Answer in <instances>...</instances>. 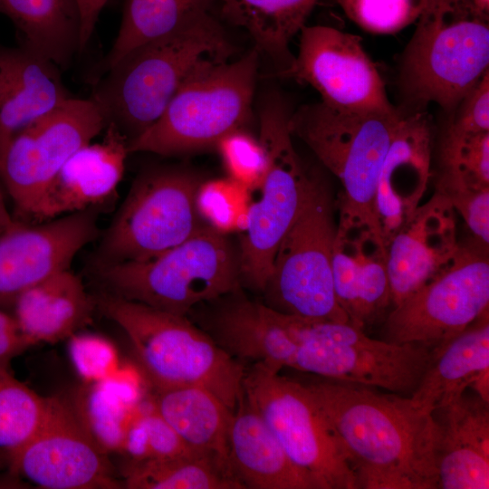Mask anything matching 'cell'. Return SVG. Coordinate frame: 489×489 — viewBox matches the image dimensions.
<instances>
[{"label":"cell","mask_w":489,"mask_h":489,"mask_svg":"<svg viewBox=\"0 0 489 489\" xmlns=\"http://www.w3.org/2000/svg\"><path fill=\"white\" fill-rule=\"evenodd\" d=\"M334 433L359 489H438L433 413L409 396L319 378L303 382Z\"/></svg>","instance_id":"cell-1"},{"label":"cell","mask_w":489,"mask_h":489,"mask_svg":"<svg viewBox=\"0 0 489 489\" xmlns=\"http://www.w3.org/2000/svg\"><path fill=\"white\" fill-rule=\"evenodd\" d=\"M233 53L222 24L205 13L133 49L96 79L91 98L129 141L158 120L198 63Z\"/></svg>","instance_id":"cell-2"},{"label":"cell","mask_w":489,"mask_h":489,"mask_svg":"<svg viewBox=\"0 0 489 489\" xmlns=\"http://www.w3.org/2000/svg\"><path fill=\"white\" fill-rule=\"evenodd\" d=\"M99 304L128 336L154 388L197 386L235 410L243 396L244 363L230 355L185 315L164 312L111 293Z\"/></svg>","instance_id":"cell-3"},{"label":"cell","mask_w":489,"mask_h":489,"mask_svg":"<svg viewBox=\"0 0 489 489\" xmlns=\"http://www.w3.org/2000/svg\"><path fill=\"white\" fill-rule=\"evenodd\" d=\"M259 58L254 47L235 61H202L158 120L129 141V152L191 153L216 148L228 133L245 129L253 118Z\"/></svg>","instance_id":"cell-4"},{"label":"cell","mask_w":489,"mask_h":489,"mask_svg":"<svg viewBox=\"0 0 489 489\" xmlns=\"http://www.w3.org/2000/svg\"><path fill=\"white\" fill-rule=\"evenodd\" d=\"M489 15L471 0H429L417 20L400 69V86L417 109L453 112L489 71Z\"/></svg>","instance_id":"cell-5"},{"label":"cell","mask_w":489,"mask_h":489,"mask_svg":"<svg viewBox=\"0 0 489 489\" xmlns=\"http://www.w3.org/2000/svg\"><path fill=\"white\" fill-rule=\"evenodd\" d=\"M99 273L111 294L185 316L241 288L238 254L208 225L154 257L104 264Z\"/></svg>","instance_id":"cell-6"},{"label":"cell","mask_w":489,"mask_h":489,"mask_svg":"<svg viewBox=\"0 0 489 489\" xmlns=\"http://www.w3.org/2000/svg\"><path fill=\"white\" fill-rule=\"evenodd\" d=\"M402 115L398 110H344L322 101L292 112V136L302 139L341 183L339 221L369 225L379 232L374 212L376 185Z\"/></svg>","instance_id":"cell-7"},{"label":"cell","mask_w":489,"mask_h":489,"mask_svg":"<svg viewBox=\"0 0 489 489\" xmlns=\"http://www.w3.org/2000/svg\"><path fill=\"white\" fill-rule=\"evenodd\" d=\"M292 112L277 91L260 103L259 139L264 147L267 168L258 187L259 197L249 201L247 226L241 233L240 281L263 292L270 276L277 248L300 215L315 176L304 169L292 141Z\"/></svg>","instance_id":"cell-8"},{"label":"cell","mask_w":489,"mask_h":489,"mask_svg":"<svg viewBox=\"0 0 489 489\" xmlns=\"http://www.w3.org/2000/svg\"><path fill=\"white\" fill-rule=\"evenodd\" d=\"M335 230L331 195L315 176L300 215L277 248L262 292L264 304L286 314L350 323L333 286Z\"/></svg>","instance_id":"cell-9"},{"label":"cell","mask_w":489,"mask_h":489,"mask_svg":"<svg viewBox=\"0 0 489 489\" xmlns=\"http://www.w3.org/2000/svg\"><path fill=\"white\" fill-rule=\"evenodd\" d=\"M280 372L263 362L245 367L244 398L317 489H359L345 454L304 383Z\"/></svg>","instance_id":"cell-10"},{"label":"cell","mask_w":489,"mask_h":489,"mask_svg":"<svg viewBox=\"0 0 489 489\" xmlns=\"http://www.w3.org/2000/svg\"><path fill=\"white\" fill-rule=\"evenodd\" d=\"M201 183L177 166L141 172L107 230L102 264L147 260L189 238L203 225L196 205Z\"/></svg>","instance_id":"cell-11"},{"label":"cell","mask_w":489,"mask_h":489,"mask_svg":"<svg viewBox=\"0 0 489 489\" xmlns=\"http://www.w3.org/2000/svg\"><path fill=\"white\" fill-rule=\"evenodd\" d=\"M488 307V244L474 237L459 244L449 264L393 306L385 340L432 350L465 331Z\"/></svg>","instance_id":"cell-12"},{"label":"cell","mask_w":489,"mask_h":489,"mask_svg":"<svg viewBox=\"0 0 489 489\" xmlns=\"http://www.w3.org/2000/svg\"><path fill=\"white\" fill-rule=\"evenodd\" d=\"M107 124L91 98L71 97L19 130L0 157V177L16 208L32 216L62 166Z\"/></svg>","instance_id":"cell-13"},{"label":"cell","mask_w":489,"mask_h":489,"mask_svg":"<svg viewBox=\"0 0 489 489\" xmlns=\"http://www.w3.org/2000/svg\"><path fill=\"white\" fill-rule=\"evenodd\" d=\"M12 470L45 489H116L108 453L88 432L71 398L47 397L41 424L20 448L9 454Z\"/></svg>","instance_id":"cell-14"},{"label":"cell","mask_w":489,"mask_h":489,"mask_svg":"<svg viewBox=\"0 0 489 489\" xmlns=\"http://www.w3.org/2000/svg\"><path fill=\"white\" fill-rule=\"evenodd\" d=\"M299 52L282 75L312 86L328 106L394 112L385 83L361 38L327 25H304Z\"/></svg>","instance_id":"cell-15"},{"label":"cell","mask_w":489,"mask_h":489,"mask_svg":"<svg viewBox=\"0 0 489 489\" xmlns=\"http://www.w3.org/2000/svg\"><path fill=\"white\" fill-rule=\"evenodd\" d=\"M98 232L97 216L91 209L34 225L13 222L0 233V305L13 306L25 290L70 269Z\"/></svg>","instance_id":"cell-16"},{"label":"cell","mask_w":489,"mask_h":489,"mask_svg":"<svg viewBox=\"0 0 489 489\" xmlns=\"http://www.w3.org/2000/svg\"><path fill=\"white\" fill-rule=\"evenodd\" d=\"M431 127L427 115H402L376 185L374 212L388 247L421 205L430 177Z\"/></svg>","instance_id":"cell-17"},{"label":"cell","mask_w":489,"mask_h":489,"mask_svg":"<svg viewBox=\"0 0 489 489\" xmlns=\"http://www.w3.org/2000/svg\"><path fill=\"white\" fill-rule=\"evenodd\" d=\"M458 248L455 209L436 191L388 244L392 305L398 304L449 264Z\"/></svg>","instance_id":"cell-18"},{"label":"cell","mask_w":489,"mask_h":489,"mask_svg":"<svg viewBox=\"0 0 489 489\" xmlns=\"http://www.w3.org/2000/svg\"><path fill=\"white\" fill-rule=\"evenodd\" d=\"M129 153L127 137L115 124L108 123L101 141L82 146L62 166L32 217L46 221L104 202L120 182Z\"/></svg>","instance_id":"cell-19"},{"label":"cell","mask_w":489,"mask_h":489,"mask_svg":"<svg viewBox=\"0 0 489 489\" xmlns=\"http://www.w3.org/2000/svg\"><path fill=\"white\" fill-rule=\"evenodd\" d=\"M433 416L438 489H488L489 402L467 389Z\"/></svg>","instance_id":"cell-20"},{"label":"cell","mask_w":489,"mask_h":489,"mask_svg":"<svg viewBox=\"0 0 489 489\" xmlns=\"http://www.w3.org/2000/svg\"><path fill=\"white\" fill-rule=\"evenodd\" d=\"M71 97L56 64L23 46L0 47V157L19 130Z\"/></svg>","instance_id":"cell-21"},{"label":"cell","mask_w":489,"mask_h":489,"mask_svg":"<svg viewBox=\"0 0 489 489\" xmlns=\"http://www.w3.org/2000/svg\"><path fill=\"white\" fill-rule=\"evenodd\" d=\"M227 442L231 469L244 489H317L244 395L233 412Z\"/></svg>","instance_id":"cell-22"},{"label":"cell","mask_w":489,"mask_h":489,"mask_svg":"<svg viewBox=\"0 0 489 489\" xmlns=\"http://www.w3.org/2000/svg\"><path fill=\"white\" fill-rule=\"evenodd\" d=\"M489 371V312L465 331L431 350L430 360L409 396L413 403L433 413L464 392Z\"/></svg>","instance_id":"cell-23"},{"label":"cell","mask_w":489,"mask_h":489,"mask_svg":"<svg viewBox=\"0 0 489 489\" xmlns=\"http://www.w3.org/2000/svg\"><path fill=\"white\" fill-rule=\"evenodd\" d=\"M93 305L82 279L66 269L23 292L13 303V316L32 346L54 343L87 323Z\"/></svg>","instance_id":"cell-24"},{"label":"cell","mask_w":489,"mask_h":489,"mask_svg":"<svg viewBox=\"0 0 489 489\" xmlns=\"http://www.w3.org/2000/svg\"><path fill=\"white\" fill-rule=\"evenodd\" d=\"M154 390L150 403L189 449L216 457L230 465L227 437L234 410L202 387L180 386Z\"/></svg>","instance_id":"cell-25"},{"label":"cell","mask_w":489,"mask_h":489,"mask_svg":"<svg viewBox=\"0 0 489 489\" xmlns=\"http://www.w3.org/2000/svg\"><path fill=\"white\" fill-rule=\"evenodd\" d=\"M0 14L16 28L23 47L66 68L81 53L77 0H0Z\"/></svg>","instance_id":"cell-26"},{"label":"cell","mask_w":489,"mask_h":489,"mask_svg":"<svg viewBox=\"0 0 489 489\" xmlns=\"http://www.w3.org/2000/svg\"><path fill=\"white\" fill-rule=\"evenodd\" d=\"M222 15L244 28L255 48L274 62L279 75L292 64L289 50L293 36L300 33L318 0H216Z\"/></svg>","instance_id":"cell-27"},{"label":"cell","mask_w":489,"mask_h":489,"mask_svg":"<svg viewBox=\"0 0 489 489\" xmlns=\"http://www.w3.org/2000/svg\"><path fill=\"white\" fill-rule=\"evenodd\" d=\"M216 0H125L115 41L97 69L98 79L136 47L210 12Z\"/></svg>","instance_id":"cell-28"},{"label":"cell","mask_w":489,"mask_h":489,"mask_svg":"<svg viewBox=\"0 0 489 489\" xmlns=\"http://www.w3.org/2000/svg\"><path fill=\"white\" fill-rule=\"evenodd\" d=\"M121 475L123 487L129 489H244L227 463L197 453L129 459Z\"/></svg>","instance_id":"cell-29"},{"label":"cell","mask_w":489,"mask_h":489,"mask_svg":"<svg viewBox=\"0 0 489 489\" xmlns=\"http://www.w3.org/2000/svg\"><path fill=\"white\" fill-rule=\"evenodd\" d=\"M84 427L108 454L122 453L140 407L104 381L82 387L71 398Z\"/></svg>","instance_id":"cell-30"},{"label":"cell","mask_w":489,"mask_h":489,"mask_svg":"<svg viewBox=\"0 0 489 489\" xmlns=\"http://www.w3.org/2000/svg\"><path fill=\"white\" fill-rule=\"evenodd\" d=\"M357 288L356 327L364 331L392 304L388 247L380 233L369 225H360L358 232Z\"/></svg>","instance_id":"cell-31"},{"label":"cell","mask_w":489,"mask_h":489,"mask_svg":"<svg viewBox=\"0 0 489 489\" xmlns=\"http://www.w3.org/2000/svg\"><path fill=\"white\" fill-rule=\"evenodd\" d=\"M47 407L42 397L0 369V449L11 454L25 444L41 424Z\"/></svg>","instance_id":"cell-32"},{"label":"cell","mask_w":489,"mask_h":489,"mask_svg":"<svg viewBox=\"0 0 489 489\" xmlns=\"http://www.w3.org/2000/svg\"><path fill=\"white\" fill-rule=\"evenodd\" d=\"M249 192L230 177L202 181L196 197L197 212L222 234L243 233L247 226Z\"/></svg>","instance_id":"cell-33"},{"label":"cell","mask_w":489,"mask_h":489,"mask_svg":"<svg viewBox=\"0 0 489 489\" xmlns=\"http://www.w3.org/2000/svg\"><path fill=\"white\" fill-rule=\"evenodd\" d=\"M196 453L189 449L152 404L139 408L123 454L129 459H164ZM198 454V453H197Z\"/></svg>","instance_id":"cell-34"},{"label":"cell","mask_w":489,"mask_h":489,"mask_svg":"<svg viewBox=\"0 0 489 489\" xmlns=\"http://www.w3.org/2000/svg\"><path fill=\"white\" fill-rule=\"evenodd\" d=\"M440 171L489 186V132L462 133L446 129L440 148Z\"/></svg>","instance_id":"cell-35"},{"label":"cell","mask_w":489,"mask_h":489,"mask_svg":"<svg viewBox=\"0 0 489 489\" xmlns=\"http://www.w3.org/2000/svg\"><path fill=\"white\" fill-rule=\"evenodd\" d=\"M429 0H338L345 14L366 32L392 34L417 22Z\"/></svg>","instance_id":"cell-36"},{"label":"cell","mask_w":489,"mask_h":489,"mask_svg":"<svg viewBox=\"0 0 489 489\" xmlns=\"http://www.w3.org/2000/svg\"><path fill=\"white\" fill-rule=\"evenodd\" d=\"M228 177L250 192L258 188L267 168V157L261 140L245 129H235L216 146Z\"/></svg>","instance_id":"cell-37"},{"label":"cell","mask_w":489,"mask_h":489,"mask_svg":"<svg viewBox=\"0 0 489 489\" xmlns=\"http://www.w3.org/2000/svg\"><path fill=\"white\" fill-rule=\"evenodd\" d=\"M436 191L450 202L475 239L489 244V186H482L441 172Z\"/></svg>","instance_id":"cell-38"},{"label":"cell","mask_w":489,"mask_h":489,"mask_svg":"<svg viewBox=\"0 0 489 489\" xmlns=\"http://www.w3.org/2000/svg\"><path fill=\"white\" fill-rule=\"evenodd\" d=\"M446 129L462 133L489 132V71L460 101Z\"/></svg>","instance_id":"cell-39"},{"label":"cell","mask_w":489,"mask_h":489,"mask_svg":"<svg viewBox=\"0 0 489 489\" xmlns=\"http://www.w3.org/2000/svg\"><path fill=\"white\" fill-rule=\"evenodd\" d=\"M72 356L78 370L91 381H101L111 377L116 356L111 345L93 336L74 337Z\"/></svg>","instance_id":"cell-40"},{"label":"cell","mask_w":489,"mask_h":489,"mask_svg":"<svg viewBox=\"0 0 489 489\" xmlns=\"http://www.w3.org/2000/svg\"><path fill=\"white\" fill-rule=\"evenodd\" d=\"M31 346L14 317L0 311V369L9 370L12 360Z\"/></svg>","instance_id":"cell-41"},{"label":"cell","mask_w":489,"mask_h":489,"mask_svg":"<svg viewBox=\"0 0 489 489\" xmlns=\"http://www.w3.org/2000/svg\"><path fill=\"white\" fill-rule=\"evenodd\" d=\"M109 0H77L81 20L80 52L88 44L93 34L99 16Z\"/></svg>","instance_id":"cell-42"},{"label":"cell","mask_w":489,"mask_h":489,"mask_svg":"<svg viewBox=\"0 0 489 489\" xmlns=\"http://www.w3.org/2000/svg\"><path fill=\"white\" fill-rule=\"evenodd\" d=\"M13 223L0 189V233Z\"/></svg>","instance_id":"cell-43"},{"label":"cell","mask_w":489,"mask_h":489,"mask_svg":"<svg viewBox=\"0 0 489 489\" xmlns=\"http://www.w3.org/2000/svg\"><path fill=\"white\" fill-rule=\"evenodd\" d=\"M473 5L484 14L489 15V0H471Z\"/></svg>","instance_id":"cell-44"}]
</instances>
